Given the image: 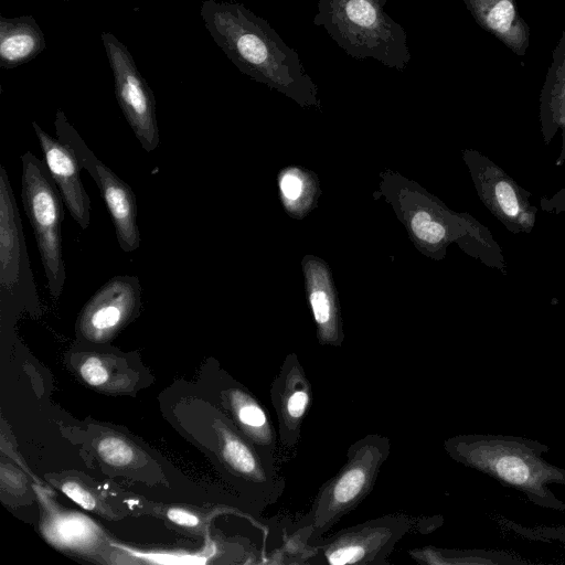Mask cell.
Here are the masks:
<instances>
[{"instance_id": "3957f363", "label": "cell", "mask_w": 565, "mask_h": 565, "mask_svg": "<svg viewBox=\"0 0 565 565\" xmlns=\"http://www.w3.org/2000/svg\"><path fill=\"white\" fill-rule=\"evenodd\" d=\"M391 454V440L367 434L347 449L338 472L318 490L310 509L291 526L290 543L312 544L323 537L372 492L382 466Z\"/></svg>"}, {"instance_id": "4fadbf2b", "label": "cell", "mask_w": 565, "mask_h": 565, "mask_svg": "<svg viewBox=\"0 0 565 565\" xmlns=\"http://www.w3.org/2000/svg\"><path fill=\"white\" fill-rule=\"evenodd\" d=\"M303 268L318 341L321 345L340 347L343 342L341 316L328 268L317 258L306 260Z\"/></svg>"}, {"instance_id": "7402d4cb", "label": "cell", "mask_w": 565, "mask_h": 565, "mask_svg": "<svg viewBox=\"0 0 565 565\" xmlns=\"http://www.w3.org/2000/svg\"><path fill=\"white\" fill-rule=\"evenodd\" d=\"M62 490L70 499L82 508L86 510H93L95 508L96 503L94 498L77 483L66 482L62 486Z\"/></svg>"}, {"instance_id": "2e32d148", "label": "cell", "mask_w": 565, "mask_h": 565, "mask_svg": "<svg viewBox=\"0 0 565 565\" xmlns=\"http://www.w3.org/2000/svg\"><path fill=\"white\" fill-rule=\"evenodd\" d=\"M279 189L286 209L294 214H302L312 202L313 181L299 169L284 171L279 177Z\"/></svg>"}, {"instance_id": "cb8c5ba5", "label": "cell", "mask_w": 565, "mask_h": 565, "mask_svg": "<svg viewBox=\"0 0 565 565\" xmlns=\"http://www.w3.org/2000/svg\"><path fill=\"white\" fill-rule=\"evenodd\" d=\"M64 2H68L70 0H63Z\"/></svg>"}, {"instance_id": "8fae6325", "label": "cell", "mask_w": 565, "mask_h": 565, "mask_svg": "<svg viewBox=\"0 0 565 565\" xmlns=\"http://www.w3.org/2000/svg\"><path fill=\"white\" fill-rule=\"evenodd\" d=\"M142 288L137 276L117 275L88 300L81 315V328L95 338L106 337L136 316Z\"/></svg>"}, {"instance_id": "7a4b0ae2", "label": "cell", "mask_w": 565, "mask_h": 565, "mask_svg": "<svg viewBox=\"0 0 565 565\" xmlns=\"http://www.w3.org/2000/svg\"><path fill=\"white\" fill-rule=\"evenodd\" d=\"M444 449L452 460L521 491L533 503L565 510L550 490L552 483L565 484V469L542 457L548 450L545 445L515 436L466 434L446 439Z\"/></svg>"}, {"instance_id": "9a60e30c", "label": "cell", "mask_w": 565, "mask_h": 565, "mask_svg": "<svg viewBox=\"0 0 565 565\" xmlns=\"http://www.w3.org/2000/svg\"><path fill=\"white\" fill-rule=\"evenodd\" d=\"M476 21L503 43L522 54L529 43L527 29L514 0H462Z\"/></svg>"}, {"instance_id": "277c9868", "label": "cell", "mask_w": 565, "mask_h": 565, "mask_svg": "<svg viewBox=\"0 0 565 565\" xmlns=\"http://www.w3.org/2000/svg\"><path fill=\"white\" fill-rule=\"evenodd\" d=\"M387 0H318L313 24L345 54L405 71L412 60L404 28L385 10Z\"/></svg>"}, {"instance_id": "8992f818", "label": "cell", "mask_w": 565, "mask_h": 565, "mask_svg": "<svg viewBox=\"0 0 565 565\" xmlns=\"http://www.w3.org/2000/svg\"><path fill=\"white\" fill-rule=\"evenodd\" d=\"M21 161L22 204L34 232L47 289L56 300L66 278L62 249L64 202L43 161L31 151L23 153Z\"/></svg>"}, {"instance_id": "44dd1931", "label": "cell", "mask_w": 565, "mask_h": 565, "mask_svg": "<svg viewBox=\"0 0 565 565\" xmlns=\"http://www.w3.org/2000/svg\"><path fill=\"white\" fill-rule=\"evenodd\" d=\"M495 196L501 210L508 216H515L519 213V203L512 186L501 181L495 185Z\"/></svg>"}, {"instance_id": "e0dca14e", "label": "cell", "mask_w": 565, "mask_h": 565, "mask_svg": "<svg viewBox=\"0 0 565 565\" xmlns=\"http://www.w3.org/2000/svg\"><path fill=\"white\" fill-rule=\"evenodd\" d=\"M47 532L55 542L74 546L89 543L96 534V529L90 520L77 514H67L54 519Z\"/></svg>"}, {"instance_id": "d6986e66", "label": "cell", "mask_w": 565, "mask_h": 565, "mask_svg": "<svg viewBox=\"0 0 565 565\" xmlns=\"http://www.w3.org/2000/svg\"><path fill=\"white\" fill-rule=\"evenodd\" d=\"M99 456L109 465L124 467L134 459L131 447L122 439L117 437L103 438L98 444Z\"/></svg>"}, {"instance_id": "30bf717a", "label": "cell", "mask_w": 565, "mask_h": 565, "mask_svg": "<svg viewBox=\"0 0 565 565\" xmlns=\"http://www.w3.org/2000/svg\"><path fill=\"white\" fill-rule=\"evenodd\" d=\"M270 399L278 419L280 449L294 450L312 402V386L296 353L288 354L270 386Z\"/></svg>"}, {"instance_id": "52a82bcc", "label": "cell", "mask_w": 565, "mask_h": 565, "mask_svg": "<svg viewBox=\"0 0 565 565\" xmlns=\"http://www.w3.org/2000/svg\"><path fill=\"white\" fill-rule=\"evenodd\" d=\"M54 127L56 138L72 150L81 167L88 171L97 184L120 248L126 253L137 250L140 233L134 190L96 157L61 109L55 114Z\"/></svg>"}, {"instance_id": "ba28073f", "label": "cell", "mask_w": 565, "mask_h": 565, "mask_svg": "<svg viewBox=\"0 0 565 565\" xmlns=\"http://www.w3.org/2000/svg\"><path fill=\"white\" fill-rule=\"evenodd\" d=\"M100 38L113 72L118 105L140 146L151 152L160 145L153 92L127 46L110 32H102Z\"/></svg>"}, {"instance_id": "5b68a950", "label": "cell", "mask_w": 565, "mask_h": 565, "mask_svg": "<svg viewBox=\"0 0 565 565\" xmlns=\"http://www.w3.org/2000/svg\"><path fill=\"white\" fill-rule=\"evenodd\" d=\"M443 524V518H417L405 512L388 513L342 529L305 545L301 563L330 565H382L396 544L411 533H429Z\"/></svg>"}, {"instance_id": "ffe728a7", "label": "cell", "mask_w": 565, "mask_h": 565, "mask_svg": "<svg viewBox=\"0 0 565 565\" xmlns=\"http://www.w3.org/2000/svg\"><path fill=\"white\" fill-rule=\"evenodd\" d=\"M83 379L90 385L98 386L108 379L107 370L103 363L95 356L88 358L81 366Z\"/></svg>"}, {"instance_id": "603a6c76", "label": "cell", "mask_w": 565, "mask_h": 565, "mask_svg": "<svg viewBox=\"0 0 565 565\" xmlns=\"http://www.w3.org/2000/svg\"><path fill=\"white\" fill-rule=\"evenodd\" d=\"M167 515L170 519V521L180 525L195 526L199 524V519L194 514H191L188 511H183L180 509H170L167 512Z\"/></svg>"}, {"instance_id": "9c48e42d", "label": "cell", "mask_w": 565, "mask_h": 565, "mask_svg": "<svg viewBox=\"0 0 565 565\" xmlns=\"http://www.w3.org/2000/svg\"><path fill=\"white\" fill-rule=\"evenodd\" d=\"M0 291L2 299L31 296L38 300L20 212L3 164L0 166Z\"/></svg>"}, {"instance_id": "ac0fdd59", "label": "cell", "mask_w": 565, "mask_h": 565, "mask_svg": "<svg viewBox=\"0 0 565 565\" xmlns=\"http://www.w3.org/2000/svg\"><path fill=\"white\" fill-rule=\"evenodd\" d=\"M408 225L413 235L423 244L436 245L445 238V227L424 209L409 214Z\"/></svg>"}, {"instance_id": "5bb4252c", "label": "cell", "mask_w": 565, "mask_h": 565, "mask_svg": "<svg viewBox=\"0 0 565 565\" xmlns=\"http://www.w3.org/2000/svg\"><path fill=\"white\" fill-rule=\"evenodd\" d=\"M46 47L45 35L31 15L0 14V67L12 70L35 58Z\"/></svg>"}, {"instance_id": "6da1fadb", "label": "cell", "mask_w": 565, "mask_h": 565, "mask_svg": "<svg viewBox=\"0 0 565 565\" xmlns=\"http://www.w3.org/2000/svg\"><path fill=\"white\" fill-rule=\"evenodd\" d=\"M201 18L238 71L300 106L320 108L318 87L297 51L262 17L238 2L205 0Z\"/></svg>"}, {"instance_id": "7c38bea8", "label": "cell", "mask_w": 565, "mask_h": 565, "mask_svg": "<svg viewBox=\"0 0 565 565\" xmlns=\"http://www.w3.org/2000/svg\"><path fill=\"white\" fill-rule=\"evenodd\" d=\"M32 126L64 205L79 227L86 230L90 224V200L81 180L79 162L70 148L50 136L38 122L33 121Z\"/></svg>"}]
</instances>
